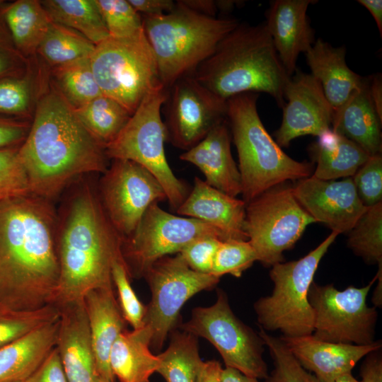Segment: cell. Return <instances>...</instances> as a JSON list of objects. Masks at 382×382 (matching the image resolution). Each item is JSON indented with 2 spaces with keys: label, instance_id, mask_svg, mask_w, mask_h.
I'll return each mask as SVG.
<instances>
[{
  "label": "cell",
  "instance_id": "cell-56",
  "mask_svg": "<svg viewBox=\"0 0 382 382\" xmlns=\"http://www.w3.org/2000/svg\"><path fill=\"white\" fill-rule=\"evenodd\" d=\"M218 11L226 13L231 11L233 9L234 6L237 4V1H231V0H219L216 1Z\"/></svg>",
  "mask_w": 382,
  "mask_h": 382
},
{
  "label": "cell",
  "instance_id": "cell-36",
  "mask_svg": "<svg viewBox=\"0 0 382 382\" xmlns=\"http://www.w3.org/2000/svg\"><path fill=\"white\" fill-rule=\"evenodd\" d=\"M347 233V245L355 255L382 265V202L367 207Z\"/></svg>",
  "mask_w": 382,
  "mask_h": 382
},
{
  "label": "cell",
  "instance_id": "cell-38",
  "mask_svg": "<svg viewBox=\"0 0 382 382\" xmlns=\"http://www.w3.org/2000/svg\"><path fill=\"white\" fill-rule=\"evenodd\" d=\"M258 334L267 347L274 362V369L265 378V382H320L302 366L280 337L267 333L261 328Z\"/></svg>",
  "mask_w": 382,
  "mask_h": 382
},
{
  "label": "cell",
  "instance_id": "cell-6",
  "mask_svg": "<svg viewBox=\"0 0 382 382\" xmlns=\"http://www.w3.org/2000/svg\"><path fill=\"white\" fill-rule=\"evenodd\" d=\"M141 16L161 83L167 90L179 79L192 74L239 25L236 18L207 16L178 1L169 13Z\"/></svg>",
  "mask_w": 382,
  "mask_h": 382
},
{
  "label": "cell",
  "instance_id": "cell-33",
  "mask_svg": "<svg viewBox=\"0 0 382 382\" xmlns=\"http://www.w3.org/2000/svg\"><path fill=\"white\" fill-rule=\"evenodd\" d=\"M156 372L166 382H196L201 362L197 337L185 331H172L168 347L160 354Z\"/></svg>",
  "mask_w": 382,
  "mask_h": 382
},
{
  "label": "cell",
  "instance_id": "cell-43",
  "mask_svg": "<svg viewBox=\"0 0 382 382\" xmlns=\"http://www.w3.org/2000/svg\"><path fill=\"white\" fill-rule=\"evenodd\" d=\"M352 176L358 196L365 207L382 202L381 154L369 156Z\"/></svg>",
  "mask_w": 382,
  "mask_h": 382
},
{
  "label": "cell",
  "instance_id": "cell-17",
  "mask_svg": "<svg viewBox=\"0 0 382 382\" xmlns=\"http://www.w3.org/2000/svg\"><path fill=\"white\" fill-rule=\"evenodd\" d=\"M284 99L287 102L282 108V123L274 134L279 146L288 147L299 137H318L330 129L332 108L320 83L311 74L296 69L286 85Z\"/></svg>",
  "mask_w": 382,
  "mask_h": 382
},
{
  "label": "cell",
  "instance_id": "cell-57",
  "mask_svg": "<svg viewBox=\"0 0 382 382\" xmlns=\"http://www.w3.org/2000/svg\"><path fill=\"white\" fill-rule=\"evenodd\" d=\"M333 382H361V381L357 380L352 374V372H350V373H346V374L339 376L334 380Z\"/></svg>",
  "mask_w": 382,
  "mask_h": 382
},
{
  "label": "cell",
  "instance_id": "cell-20",
  "mask_svg": "<svg viewBox=\"0 0 382 382\" xmlns=\"http://www.w3.org/2000/svg\"><path fill=\"white\" fill-rule=\"evenodd\" d=\"M312 0H274L266 12L265 22L275 50L285 71L291 76L296 70L301 52L306 53L314 44L307 10Z\"/></svg>",
  "mask_w": 382,
  "mask_h": 382
},
{
  "label": "cell",
  "instance_id": "cell-13",
  "mask_svg": "<svg viewBox=\"0 0 382 382\" xmlns=\"http://www.w3.org/2000/svg\"><path fill=\"white\" fill-rule=\"evenodd\" d=\"M143 277L151 292L144 325L150 332V347L155 350L161 349L168 333L173 331L185 302L195 294L212 289L220 279L192 270L180 253L158 259Z\"/></svg>",
  "mask_w": 382,
  "mask_h": 382
},
{
  "label": "cell",
  "instance_id": "cell-8",
  "mask_svg": "<svg viewBox=\"0 0 382 382\" xmlns=\"http://www.w3.org/2000/svg\"><path fill=\"white\" fill-rule=\"evenodd\" d=\"M338 235L332 231L304 257L272 266V294L254 304L260 328L265 331L279 330L284 337L313 334V312L308 291L320 260Z\"/></svg>",
  "mask_w": 382,
  "mask_h": 382
},
{
  "label": "cell",
  "instance_id": "cell-22",
  "mask_svg": "<svg viewBox=\"0 0 382 382\" xmlns=\"http://www.w3.org/2000/svg\"><path fill=\"white\" fill-rule=\"evenodd\" d=\"M245 208L243 199L228 195L195 177L189 195L175 212L214 226L227 240L248 241L244 229Z\"/></svg>",
  "mask_w": 382,
  "mask_h": 382
},
{
  "label": "cell",
  "instance_id": "cell-18",
  "mask_svg": "<svg viewBox=\"0 0 382 382\" xmlns=\"http://www.w3.org/2000/svg\"><path fill=\"white\" fill-rule=\"evenodd\" d=\"M293 192L316 222L337 233H348L366 209L352 178L325 180L313 175L296 181Z\"/></svg>",
  "mask_w": 382,
  "mask_h": 382
},
{
  "label": "cell",
  "instance_id": "cell-21",
  "mask_svg": "<svg viewBox=\"0 0 382 382\" xmlns=\"http://www.w3.org/2000/svg\"><path fill=\"white\" fill-rule=\"evenodd\" d=\"M56 348L69 382H94L97 375L83 299L59 308Z\"/></svg>",
  "mask_w": 382,
  "mask_h": 382
},
{
  "label": "cell",
  "instance_id": "cell-15",
  "mask_svg": "<svg viewBox=\"0 0 382 382\" xmlns=\"http://www.w3.org/2000/svg\"><path fill=\"white\" fill-rule=\"evenodd\" d=\"M102 207L123 238L137 228L148 207L167 200L164 189L146 168L126 159H112L100 183Z\"/></svg>",
  "mask_w": 382,
  "mask_h": 382
},
{
  "label": "cell",
  "instance_id": "cell-46",
  "mask_svg": "<svg viewBox=\"0 0 382 382\" xmlns=\"http://www.w3.org/2000/svg\"><path fill=\"white\" fill-rule=\"evenodd\" d=\"M28 60L16 47L0 17V79L25 74Z\"/></svg>",
  "mask_w": 382,
  "mask_h": 382
},
{
  "label": "cell",
  "instance_id": "cell-1",
  "mask_svg": "<svg viewBox=\"0 0 382 382\" xmlns=\"http://www.w3.org/2000/svg\"><path fill=\"white\" fill-rule=\"evenodd\" d=\"M57 224L47 199L30 192L0 197V308L52 304L59 277Z\"/></svg>",
  "mask_w": 382,
  "mask_h": 382
},
{
  "label": "cell",
  "instance_id": "cell-60",
  "mask_svg": "<svg viewBox=\"0 0 382 382\" xmlns=\"http://www.w3.org/2000/svg\"><path fill=\"white\" fill-rule=\"evenodd\" d=\"M4 2V1L3 0H0V6H1V4Z\"/></svg>",
  "mask_w": 382,
  "mask_h": 382
},
{
  "label": "cell",
  "instance_id": "cell-27",
  "mask_svg": "<svg viewBox=\"0 0 382 382\" xmlns=\"http://www.w3.org/2000/svg\"><path fill=\"white\" fill-rule=\"evenodd\" d=\"M59 318L0 348V382L26 379L39 368L55 347Z\"/></svg>",
  "mask_w": 382,
  "mask_h": 382
},
{
  "label": "cell",
  "instance_id": "cell-26",
  "mask_svg": "<svg viewBox=\"0 0 382 382\" xmlns=\"http://www.w3.org/2000/svg\"><path fill=\"white\" fill-rule=\"evenodd\" d=\"M369 79L338 109L332 111L335 132L359 146L369 156L381 154V123L369 94Z\"/></svg>",
  "mask_w": 382,
  "mask_h": 382
},
{
  "label": "cell",
  "instance_id": "cell-11",
  "mask_svg": "<svg viewBox=\"0 0 382 382\" xmlns=\"http://www.w3.org/2000/svg\"><path fill=\"white\" fill-rule=\"evenodd\" d=\"M207 236L228 241L220 230L204 221L175 215L158 202L151 204L135 230L122 238L121 253L129 277H143L158 259L177 254L192 241Z\"/></svg>",
  "mask_w": 382,
  "mask_h": 382
},
{
  "label": "cell",
  "instance_id": "cell-16",
  "mask_svg": "<svg viewBox=\"0 0 382 382\" xmlns=\"http://www.w3.org/2000/svg\"><path fill=\"white\" fill-rule=\"evenodd\" d=\"M164 104L166 140L185 151L226 120V100L206 89L191 74L168 89Z\"/></svg>",
  "mask_w": 382,
  "mask_h": 382
},
{
  "label": "cell",
  "instance_id": "cell-10",
  "mask_svg": "<svg viewBox=\"0 0 382 382\" xmlns=\"http://www.w3.org/2000/svg\"><path fill=\"white\" fill-rule=\"evenodd\" d=\"M284 183L262 192L246 204L244 229L257 261L272 267L284 261L306 227L316 221Z\"/></svg>",
  "mask_w": 382,
  "mask_h": 382
},
{
  "label": "cell",
  "instance_id": "cell-54",
  "mask_svg": "<svg viewBox=\"0 0 382 382\" xmlns=\"http://www.w3.org/2000/svg\"><path fill=\"white\" fill-rule=\"evenodd\" d=\"M357 2L364 6L375 20L378 30L382 36V1L381 0H358Z\"/></svg>",
  "mask_w": 382,
  "mask_h": 382
},
{
  "label": "cell",
  "instance_id": "cell-7",
  "mask_svg": "<svg viewBox=\"0 0 382 382\" xmlns=\"http://www.w3.org/2000/svg\"><path fill=\"white\" fill-rule=\"evenodd\" d=\"M90 60L102 93L132 115L149 93L164 88L144 28L127 37L109 36L96 45Z\"/></svg>",
  "mask_w": 382,
  "mask_h": 382
},
{
  "label": "cell",
  "instance_id": "cell-5",
  "mask_svg": "<svg viewBox=\"0 0 382 382\" xmlns=\"http://www.w3.org/2000/svg\"><path fill=\"white\" fill-rule=\"evenodd\" d=\"M258 94L245 93L226 100V120L238 156L243 200L247 204L287 180L311 175L313 163L285 154L264 127L257 109Z\"/></svg>",
  "mask_w": 382,
  "mask_h": 382
},
{
  "label": "cell",
  "instance_id": "cell-40",
  "mask_svg": "<svg viewBox=\"0 0 382 382\" xmlns=\"http://www.w3.org/2000/svg\"><path fill=\"white\" fill-rule=\"evenodd\" d=\"M255 261V250L248 241H221L214 257L211 274L219 278L226 274L240 277Z\"/></svg>",
  "mask_w": 382,
  "mask_h": 382
},
{
  "label": "cell",
  "instance_id": "cell-37",
  "mask_svg": "<svg viewBox=\"0 0 382 382\" xmlns=\"http://www.w3.org/2000/svg\"><path fill=\"white\" fill-rule=\"evenodd\" d=\"M59 316V308L52 304L30 311L0 308V348L57 320Z\"/></svg>",
  "mask_w": 382,
  "mask_h": 382
},
{
  "label": "cell",
  "instance_id": "cell-23",
  "mask_svg": "<svg viewBox=\"0 0 382 382\" xmlns=\"http://www.w3.org/2000/svg\"><path fill=\"white\" fill-rule=\"evenodd\" d=\"M180 159L195 165L210 186L237 197L241 194V179L231 151L227 120L216 125L197 144L182 153Z\"/></svg>",
  "mask_w": 382,
  "mask_h": 382
},
{
  "label": "cell",
  "instance_id": "cell-19",
  "mask_svg": "<svg viewBox=\"0 0 382 382\" xmlns=\"http://www.w3.org/2000/svg\"><path fill=\"white\" fill-rule=\"evenodd\" d=\"M280 338L302 366L320 382H333L352 372L360 359L381 348V341L357 345L324 341L313 335Z\"/></svg>",
  "mask_w": 382,
  "mask_h": 382
},
{
  "label": "cell",
  "instance_id": "cell-24",
  "mask_svg": "<svg viewBox=\"0 0 382 382\" xmlns=\"http://www.w3.org/2000/svg\"><path fill=\"white\" fill-rule=\"evenodd\" d=\"M96 361L97 376L115 381L109 358L111 348L125 330L114 289H95L83 298Z\"/></svg>",
  "mask_w": 382,
  "mask_h": 382
},
{
  "label": "cell",
  "instance_id": "cell-51",
  "mask_svg": "<svg viewBox=\"0 0 382 382\" xmlns=\"http://www.w3.org/2000/svg\"><path fill=\"white\" fill-rule=\"evenodd\" d=\"M223 368L216 360L202 361L198 370L196 382H221Z\"/></svg>",
  "mask_w": 382,
  "mask_h": 382
},
{
  "label": "cell",
  "instance_id": "cell-35",
  "mask_svg": "<svg viewBox=\"0 0 382 382\" xmlns=\"http://www.w3.org/2000/svg\"><path fill=\"white\" fill-rule=\"evenodd\" d=\"M90 58L53 68L57 90L74 109L103 95L93 76Z\"/></svg>",
  "mask_w": 382,
  "mask_h": 382
},
{
  "label": "cell",
  "instance_id": "cell-39",
  "mask_svg": "<svg viewBox=\"0 0 382 382\" xmlns=\"http://www.w3.org/2000/svg\"><path fill=\"white\" fill-rule=\"evenodd\" d=\"M109 36L127 37L143 28V19L128 0H96Z\"/></svg>",
  "mask_w": 382,
  "mask_h": 382
},
{
  "label": "cell",
  "instance_id": "cell-58",
  "mask_svg": "<svg viewBox=\"0 0 382 382\" xmlns=\"http://www.w3.org/2000/svg\"><path fill=\"white\" fill-rule=\"evenodd\" d=\"M94 382H115V381L108 380V379L99 377V376H96Z\"/></svg>",
  "mask_w": 382,
  "mask_h": 382
},
{
  "label": "cell",
  "instance_id": "cell-41",
  "mask_svg": "<svg viewBox=\"0 0 382 382\" xmlns=\"http://www.w3.org/2000/svg\"><path fill=\"white\" fill-rule=\"evenodd\" d=\"M112 277L114 286L117 291L118 303L125 322L128 323L133 330L142 328L146 306L139 301L131 286L130 277L122 256L114 260Z\"/></svg>",
  "mask_w": 382,
  "mask_h": 382
},
{
  "label": "cell",
  "instance_id": "cell-30",
  "mask_svg": "<svg viewBox=\"0 0 382 382\" xmlns=\"http://www.w3.org/2000/svg\"><path fill=\"white\" fill-rule=\"evenodd\" d=\"M0 17L16 47L25 58L37 53L52 23L38 0L4 1L0 6Z\"/></svg>",
  "mask_w": 382,
  "mask_h": 382
},
{
  "label": "cell",
  "instance_id": "cell-52",
  "mask_svg": "<svg viewBox=\"0 0 382 382\" xmlns=\"http://www.w3.org/2000/svg\"><path fill=\"white\" fill-rule=\"evenodd\" d=\"M369 94L379 118L382 120V81L381 74L369 80Z\"/></svg>",
  "mask_w": 382,
  "mask_h": 382
},
{
  "label": "cell",
  "instance_id": "cell-9",
  "mask_svg": "<svg viewBox=\"0 0 382 382\" xmlns=\"http://www.w3.org/2000/svg\"><path fill=\"white\" fill-rule=\"evenodd\" d=\"M167 93L164 88L149 93L117 138L105 147V153L108 158L129 160L146 168L161 185L170 208L175 211L190 190L175 175L166 157L161 110Z\"/></svg>",
  "mask_w": 382,
  "mask_h": 382
},
{
  "label": "cell",
  "instance_id": "cell-55",
  "mask_svg": "<svg viewBox=\"0 0 382 382\" xmlns=\"http://www.w3.org/2000/svg\"><path fill=\"white\" fill-rule=\"evenodd\" d=\"M221 380V382H258L257 378L246 376L235 369L228 367L222 369Z\"/></svg>",
  "mask_w": 382,
  "mask_h": 382
},
{
  "label": "cell",
  "instance_id": "cell-48",
  "mask_svg": "<svg viewBox=\"0 0 382 382\" xmlns=\"http://www.w3.org/2000/svg\"><path fill=\"white\" fill-rule=\"evenodd\" d=\"M29 378L31 382H69L56 347Z\"/></svg>",
  "mask_w": 382,
  "mask_h": 382
},
{
  "label": "cell",
  "instance_id": "cell-44",
  "mask_svg": "<svg viewBox=\"0 0 382 382\" xmlns=\"http://www.w3.org/2000/svg\"><path fill=\"white\" fill-rule=\"evenodd\" d=\"M19 146L0 149V197L30 192Z\"/></svg>",
  "mask_w": 382,
  "mask_h": 382
},
{
  "label": "cell",
  "instance_id": "cell-50",
  "mask_svg": "<svg viewBox=\"0 0 382 382\" xmlns=\"http://www.w3.org/2000/svg\"><path fill=\"white\" fill-rule=\"evenodd\" d=\"M381 349L366 356L360 370L361 382H382V359Z\"/></svg>",
  "mask_w": 382,
  "mask_h": 382
},
{
  "label": "cell",
  "instance_id": "cell-45",
  "mask_svg": "<svg viewBox=\"0 0 382 382\" xmlns=\"http://www.w3.org/2000/svg\"><path fill=\"white\" fill-rule=\"evenodd\" d=\"M221 241L215 236L200 237L190 242L178 253L192 270L211 274L214 257Z\"/></svg>",
  "mask_w": 382,
  "mask_h": 382
},
{
  "label": "cell",
  "instance_id": "cell-25",
  "mask_svg": "<svg viewBox=\"0 0 382 382\" xmlns=\"http://www.w3.org/2000/svg\"><path fill=\"white\" fill-rule=\"evenodd\" d=\"M305 55L311 74L320 83L332 111L341 107L366 81L348 67L345 47H333L318 38Z\"/></svg>",
  "mask_w": 382,
  "mask_h": 382
},
{
  "label": "cell",
  "instance_id": "cell-14",
  "mask_svg": "<svg viewBox=\"0 0 382 382\" xmlns=\"http://www.w3.org/2000/svg\"><path fill=\"white\" fill-rule=\"evenodd\" d=\"M377 275L366 286H349L337 289L332 284L318 285L314 282L308 291L313 312V335L336 343L366 345L374 342L378 318L376 307L366 303L369 292Z\"/></svg>",
  "mask_w": 382,
  "mask_h": 382
},
{
  "label": "cell",
  "instance_id": "cell-59",
  "mask_svg": "<svg viewBox=\"0 0 382 382\" xmlns=\"http://www.w3.org/2000/svg\"><path fill=\"white\" fill-rule=\"evenodd\" d=\"M13 382H31V381L28 377V378L24 379V380H20V381H13Z\"/></svg>",
  "mask_w": 382,
  "mask_h": 382
},
{
  "label": "cell",
  "instance_id": "cell-47",
  "mask_svg": "<svg viewBox=\"0 0 382 382\" xmlns=\"http://www.w3.org/2000/svg\"><path fill=\"white\" fill-rule=\"evenodd\" d=\"M30 127L23 118L0 115V149L21 146Z\"/></svg>",
  "mask_w": 382,
  "mask_h": 382
},
{
  "label": "cell",
  "instance_id": "cell-31",
  "mask_svg": "<svg viewBox=\"0 0 382 382\" xmlns=\"http://www.w3.org/2000/svg\"><path fill=\"white\" fill-rule=\"evenodd\" d=\"M52 23L73 29L97 45L109 33L96 0H43Z\"/></svg>",
  "mask_w": 382,
  "mask_h": 382
},
{
  "label": "cell",
  "instance_id": "cell-29",
  "mask_svg": "<svg viewBox=\"0 0 382 382\" xmlns=\"http://www.w3.org/2000/svg\"><path fill=\"white\" fill-rule=\"evenodd\" d=\"M316 163L313 177L331 180L352 176L369 154L348 138L328 129L309 148Z\"/></svg>",
  "mask_w": 382,
  "mask_h": 382
},
{
  "label": "cell",
  "instance_id": "cell-34",
  "mask_svg": "<svg viewBox=\"0 0 382 382\" xmlns=\"http://www.w3.org/2000/svg\"><path fill=\"white\" fill-rule=\"evenodd\" d=\"M95 47L79 32L52 22L37 53L55 68L91 57Z\"/></svg>",
  "mask_w": 382,
  "mask_h": 382
},
{
  "label": "cell",
  "instance_id": "cell-2",
  "mask_svg": "<svg viewBox=\"0 0 382 382\" xmlns=\"http://www.w3.org/2000/svg\"><path fill=\"white\" fill-rule=\"evenodd\" d=\"M18 153L30 192L49 200L77 177L103 173L108 168L105 147L86 130L56 88L39 99Z\"/></svg>",
  "mask_w": 382,
  "mask_h": 382
},
{
  "label": "cell",
  "instance_id": "cell-3",
  "mask_svg": "<svg viewBox=\"0 0 382 382\" xmlns=\"http://www.w3.org/2000/svg\"><path fill=\"white\" fill-rule=\"evenodd\" d=\"M122 241L99 197L88 186L77 191L57 227L59 277L52 304L59 308L91 291L114 289L112 265L122 256Z\"/></svg>",
  "mask_w": 382,
  "mask_h": 382
},
{
  "label": "cell",
  "instance_id": "cell-42",
  "mask_svg": "<svg viewBox=\"0 0 382 382\" xmlns=\"http://www.w3.org/2000/svg\"><path fill=\"white\" fill-rule=\"evenodd\" d=\"M30 81L26 74L0 79V115L23 118L30 112Z\"/></svg>",
  "mask_w": 382,
  "mask_h": 382
},
{
  "label": "cell",
  "instance_id": "cell-28",
  "mask_svg": "<svg viewBox=\"0 0 382 382\" xmlns=\"http://www.w3.org/2000/svg\"><path fill=\"white\" fill-rule=\"evenodd\" d=\"M110 367L120 382H149L159 365L150 350V332L146 326L122 332L110 353Z\"/></svg>",
  "mask_w": 382,
  "mask_h": 382
},
{
  "label": "cell",
  "instance_id": "cell-4",
  "mask_svg": "<svg viewBox=\"0 0 382 382\" xmlns=\"http://www.w3.org/2000/svg\"><path fill=\"white\" fill-rule=\"evenodd\" d=\"M221 99L245 93L263 92L280 108L290 77L281 63L265 23L240 24L213 53L190 74Z\"/></svg>",
  "mask_w": 382,
  "mask_h": 382
},
{
  "label": "cell",
  "instance_id": "cell-12",
  "mask_svg": "<svg viewBox=\"0 0 382 382\" xmlns=\"http://www.w3.org/2000/svg\"><path fill=\"white\" fill-rule=\"evenodd\" d=\"M180 329L208 340L226 367L257 379L267 377L262 339L236 316L223 291H218L217 299L211 306L194 308L190 319L181 324Z\"/></svg>",
  "mask_w": 382,
  "mask_h": 382
},
{
  "label": "cell",
  "instance_id": "cell-49",
  "mask_svg": "<svg viewBox=\"0 0 382 382\" xmlns=\"http://www.w3.org/2000/svg\"><path fill=\"white\" fill-rule=\"evenodd\" d=\"M141 16H155L172 11L175 6L172 0H128Z\"/></svg>",
  "mask_w": 382,
  "mask_h": 382
},
{
  "label": "cell",
  "instance_id": "cell-53",
  "mask_svg": "<svg viewBox=\"0 0 382 382\" xmlns=\"http://www.w3.org/2000/svg\"><path fill=\"white\" fill-rule=\"evenodd\" d=\"M185 6L199 13L215 17L218 11L216 1L213 0H180L178 1Z\"/></svg>",
  "mask_w": 382,
  "mask_h": 382
},
{
  "label": "cell",
  "instance_id": "cell-32",
  "mask_svg": "<svg viewBox=\"0 0 382 382\" xmlns=\"http://www.w3.org/2000/svg\"><path fill=\"white\" fill-rule=\"evenodd\" d=\"M74 111L86 130L105 149L117 138L132 115L118 102L105 95Z\"/></svg>",
  "mask_w": 382,
  "mask_h": 382
}]
</instances>
